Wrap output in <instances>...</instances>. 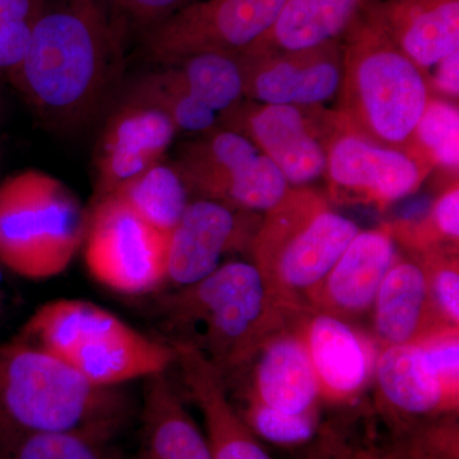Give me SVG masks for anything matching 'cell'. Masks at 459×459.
<instances>
[{"label":"cell","instance_id":"1","mask_svg":"<svg viewBox=\"0 0 459 459\" xmlns=\"http://www.w3.org/2000/svg\"><path fill=\"white\" fill-rule=\"evenodd\" d=\"M119 35L90 0L42 7L9 82L35 113L62 131L91 122L117 75Z\"/></svg>","mask_w":459,"mask_h":459},{"label":"cell","instance_id":"2","mask_svg":"<svg viewBox=\"0 0 459 459\" xmlns=\"http://www.w3.org/2000/svg\"><path fill=\"white\" fill-rule=\"evenodd\" d=\"M129 418L126 394L89 380L53 355L14 337L0 343V448L42 433L113 439Z\"/></svg>","mask_w":459,"mask_h":459},{"label":"cell","instance_id":"3","mask_svg":"<svg viewBox=\"0 0 459 459\" xmlns=\"http://www.w3.org/2000/svg\"><path fill=\"white\" fill-rule=\"evenodd\" d=\"M170 344L197 350L223 377L243 369L289 316L274 304L252 262L234 261L195 285L180 287L160 304Z\"/></svg>","mask_w":459,"mask_h":459},{"label":"cell","instance_id":"4","mask_svg":"<svg viewBox=\"0 0 459 459\" xmlns=\"http://www.w3.org/2000/svg\"><path fill=\"white\" fill-rule=\"evenodd\" d=\"M341 41L338 124L380 146L420 156L415 131L431 95L427 74L398 49L367 5Z\"/></svg>","mask_w":459,"mask_h":459},{"label":"cell","instance_id":"5","mask_svg":"<svg viewBox=\"0 0 459 459\" xmlns=\"http://www.w3.org/2000/svg\"><path fill=\"white\" fill-rule=\"evenodd\" d=\"M359 232L318 190L291 186L261 219L249 244L252 263L274 304L294 316L307 309L310 295Z\"/></svg>","mask_w":459,"mask_h":459},{"label":"cell","instance_id":"6","mask_svg":"<svg viewBox=\"0 0 459 459\" xmlns=\"http://www.w3.org/2000/svg\"><path fill=\"white\" fill-rule=\"evenodd\" d=\"M16 338L102 388L166 373L177 356L172 344L144 336L100 305L78 299L42 305Z\"/></svg>","mask_w":459,"mask_h":459},{"label":"cell","instance_id":"7","mask_svg":"<svg viewBox=\"0 0 459 459\" xmlns=\"http://www.w3.org/2000/svg\"><path fill=\"white\" fill-rule=\"evenodd\" d=\"M89 212L63 181L40 170L0 181V264L30 280L63 273L83 246Z\"/></svg>","mask_w":459,"mask_h":459},{"label":"cell","instance_id":"8","mask_svg":"<svg viewBox=\"0 0 459 459\" xmlns=\"http://www.w3.org/2000/svg\"><path fill=\"white\" fill-rule=\"evenodd\" d=\"M174 165L190 195L247 212L271 210L291 188L252 142L219 126L181 144Z\"/></svg>","mask_w":459,"mask_h":459},{"label":"cell","instance_id":"9","mask_svg":"<svg viewBox=\"0 0 459 459\" xmlns=\"http://www.w3.org/2000/svg\"><path fill=\"white\" fill-rule=\"evenodd\" d=\"M169 234L140 219L119 199L93 202L83 240L84 262L99 283L126 295L155 291L166 281Z\"/></svg>","mask_w":459,"mask_h":459},{"label":"cell","instance_id":"10","mask_svg":"<svg viewBox=\"0 0 459 459\" xmlns=\"http://www.w3.org/2000/svg\"><path fill=\"white\" fill-rule=\"evenodd\" d=\"M286 0H197L144 35L151 60L172 65L193 54H243L270 31Z\"/></svg>","mask_w":459,"mask_h":459},{"label":"cell","instance_id":"11","mask_svg":"<svg viewBox=\"0 0 459 459\" xmlns=\"http://www.w3.org/2000/svg\"><path fill=\"white\" fill-rule=\"evenodd\" d=\"M325 150L328 199L340 204H369L385 210L415 193L434 169L422 157L380 146L347 131L337 117Z\"/></svg>","mask_w":459,"mask_h":459},{"label":"cell","instance_id":"12","mask_svg":"<svg viewBox=\"0 0 459 459\" xmlns=\"http://www.w3.org/2000/svg\"><path fill=\"white\" fill-rule=\"evenodd\" d=\"M318 110L243 99L219 115V126L252 142L277 166L290 186H309L325 177L327 166L325 141L332 113Z\"/></svg>","mask_w":459,"mask_h":459},{"label":"cell","instance_id":"13","mask_svg":"<svg viewBox=\"0 0 459 459\" xmlns=\"http://www.w3.org/2000/svg\"><path fill=\"white\" fill-rule=\"evenodd\" d=\"M241 63L244 99L262 104L320 108L340 91L342 41L285 53H243Z\"/></svg>","mask_w":459,"mask_h":459},{"label":"cell","instance_id":"14","mask_svg":"<svg viewBox=\"0 0 459 459\" xmlns=\"http://www.w3.org/2000/svg\"><path fill=\"white\" fill-rule=\"evenodd\" d=\"M178 132L164 111L126 96L108 117L96 146L93 202L164 161Z\"/></svg>","mask_w":459,"mask_h":459},{"label":"cell","instance_id":"15","mask_svg":"<svg viewBox=\"0 0 459 459\" xmlns=\"http://www.w3.org/2000/svg\"><path fill=\"white\" fill-rule=\"evenodd\" d=\"M312 361L319 395L331 403H351L374 377V344L350 322L305 309L289 318Z\"/></svg>","mask_w":459,"mask_h":459},{"label":"cell","instance_id":"16","mask_svg":"<svg viewBox=\"0 0 459 459\" xmlns=\"http://www.w3.org/2000/svg\"><path fill=\"white\" fill-rule=\"evenodd\" d=\"M247 213L210 199L190 201L169 234L166 281L195 285L221 265L223 255L249 247L256 229L249 230Z\"/></svg>","mask_w":459,"mask_h":459},{"label":"cell","instance_id":"17","mask_svg":"<svg viewBox=\"0 0 459 459\" xmlns=\"http://www.w3.org/2000/svg\"><path fill=\"white\" fill-rule=\"evenodd\" d=\"M395 258L397 249L391 226L360 230L310 295L307 309L331 314L346 322L370 312Z\"/></svg>","mask_w":459,"mask_h":459},{"label":"cell","instance_id":"18","mask_svg":"<svg viewBox=\"0 0 459 459\" xmlns=\"http://www.w3.org/2000/svg\"><path fill=\"white\" fill-rule=\"evenodd\" d=\"M174 365L189 397L204 416L205 437L213 459H272L246 420L228 397L225 377L202 353L186 344H172Z\"/></svg>","mask_w":459,"mask_h":459},{"label":"cell","instance_id":"19","mask_svg":"<svg viewBox=\"0 0 459 459\" xmlns=\"http://www.w3.org/2000/svg\"><path fill=\"white\" fill-rule=\"evenodd\" d=\"M249 364V401L291 415L314 412L318 382L303 340L290 322L258 347Z\"/></svg>","mask_w":459,"mask_h":459},{"label":"cell","instance_id":"20","mask_svg":"<svg viewBox=\"0 0 459 459\" xmlns=\"http://www.w3.org/2000/svg\"><path fill=\"white\" fill-rule=\"evenodd\" d=\"M367 7L425 74L459 50V0H380Z\"/></svg>","mask_w":459,"mask_h":459},{"label":"cell","instance_id":"21","mask_svg":"<svg viewBox=\"0 0 459 459\" xmlns=\"http://www.w3.org/2000/svg\"><path fill=\"white\" fill-rule=\"evenodd\" d=\"M374 325L383 347L420 343L446 331L435 312L427 272L418 258H395L374 301Z\"/></svg>","mask_w":459,"mask_h":459},{"label":"cell","instance_id":"22","mask_svg":"<svg viewBox=\"0 0 459 459\" xmlns=\"http://www.w3.org/2000/svg\"><path fill=\"white\" fill-rule=\"evenodd\" d=\"M374 377L385 406L403 418H433L458 410V402L446 394L420 343L383 347Z\"/></svg>","mask_w":459,"mask_h":459},{"label":"cell","instance_id":"23","mask_svg":"<svg viewBox=\"0 0 459 459\" xmlns=\"http://www.w3.org/2000/svg\"><path fill=\"white\" fill-rule=\"evenodd\" d=\"M142 459H213L166 373L146 377L142 407Z\"/></svg>","mask_w":459,"mask_h":459},{"label":"cell","instance_id":"24","mask_svg":"<svg viewBox=\"0 0 459 459\" xmlns=\"http://www.w3.org/2000/svg\"><path fill=\"white\" fill-rule=\"evenodd\" d=\"M370 0H286L270 31L246 53L312 49L341 40Z\"/></svg>","mask_w":459,"mask_h":459},{"label":"cell","instance_id":"25","mask_svg":"<svg viewBox=\"0 0 459 459\" xmlns=\"http://www.w3.org/2000/svg\"><path fill=\"white\" fill-rule=\"evenodd\" d=\"M111 195L165 234L179 223L190 204V190L183 175L177 166L164 161L123 184Z\"/></svg>","mask_w":459,"mask_h":459},{"label":"cell","instance_id":"26","mask_svg":"<svg viewBox=\"0 0 459 459\" xmlns=\"http://www.w3.org/2000/svg\"><path fill=\"white\" fill-rule=\"evenodd\" d=\"M193 98L221 114L244 99L241 54H193L169 65Z\"/></svg>","mask_w":459,"mask_h":459},{"label":"cell","instance_id":"27","mask_svg":"<svg viewBox=\"0 0 459 459\" xmlns=\"http://www.w3.org/2000/svg\"><path fill=\"white\" fill-rule=\"evenodd\" d=\"M128 98L164 111L179 132L204 134L219 126V114L193 98L169 65L143 75L133 86Z\"/></svg>","mask_w":459,"mask_h":459},{"label":"cell","instance_id":"28","mask_svg":"<svg viewBox=\"0 0 459 459\" xmlns=\"http://www.w3.org/2000/svg\"><path fill=\"white\" fill-rule=\"evenodd\" d=\"M420 156L433 168L455 171L459 166V111L457 104L431 93L415 131Z\"/></svg>","mask_w":459,"mask_h":459},{"label":"cell","instance_id":"29","mask_svg":"<svg viewBox=\"0 0 459 459\" xmlns=\"http://www.w3.org/2000/svg\"><path fill=\"white\" fill-rule=\"evenodd\" d=\"M110 439L86 433L27 435L0 448V459H120Z\"/></svg>","mask_w":459,"mask_h":459},{"label":"cell","instance_id":"30","mask_svg":"<svg viewBox=\"0 0 459 459\" xmlns=\"http://www.w3.org/2000/svg\"><path fill=\"white\" fill-rule=\"evenodd\" d=\"M419 255L435 312L446 328L459 329L458 247H437Z\"/></svg>","mask_w":459,"mask_h":459},{"label":"cell","instance_id":"31","mask_svg":"<svg viewBox=\"0 0 459 459\" xmlns=\"http://www.w3.org/2000/svg\"><path fill=\"white\" fill-rule=\"evenodd\" d=\"M42 0H0V75L11 78L22 62Z\"/></svg>","mask_w":459,"mask_h":459},{"label":"cell","instance_id":"32","mask_svg":"<svg viewBox=\"0 0 459 459\" xmlns=\"http://www.w3.org/2000/svg\"><path fill=\"white\" fill-rule=\"evenodd\" d=\"M243 419L256 437L279 446H299L309 442L316 431L314 412L291 415L253 401H249Z\"/></svg>","mask_w":459,"mask_h":459},{"label":"cell","instance_id":"33","mask_svg":"<svg viewBox=\"0 0 459 459\" xmlns=\"http://www.w3.org/2000/svg\"><path fill=\"white\" fill-rule=\"evenodd\" d=\"M459 329H446L420 342L453 401L459 398Z\"/></svg>","mask_w":459,"mask_h":459},{"label":"cell","instance_id":"34","mask_svg":"<svg viewBox=\"0 0 459 459\" xmlns=\"http://www.w3.org/2000/svg\"><path fill=\"white\" fill-rule=\"evenodd\" d=\"M192 0H114L113 17L147 32Z\"/></svg>","mask_w":459,"mask_h":459},{"label":"cell","instance_id":"35","mask_svg":"<svg viewBox=\"0 0 459 459\" xmlns=\"http://www.w3.org/2000/svg\"><path fill=\"white\" fill-rule=\"evenodd\" d=\"M433 74H427L429 90L437 96L457 101L459 95V50L453 51L433 66Z\"/></svg>","mask_w":459,"mask_h":459},{"label":"cell","instance_id":"36","mask_svg":"<svg viewBox=\"0 0 459 459\" xmlns=\"http://www.w3.org/2000/svg\"><path fill=\"white\" fill-rule=\"evenodd\" d=\"M327 453L323 459H394L383 455V453L373 451V449L360 448V446H343L340 442L332 443L327 440Z\"/></svg>","mask_w":459,"mask_h":459},{"label":"cell","instance_id":"37","mask_svg":"<svg viewBox=\"0 0 459 459\" xmlns=\"http://www.w3.org/2000/svg\"><path fill=\"white\" fill-rule=\"evenodd\" d=\"M93 5H95L96 9L102 14L108 22L113 25V21H111V16H113L114 12V0H90ZM114 27V26H113Z\"/></svg>","mask_w":459,"mask_h":459},{"label":"cell","instance_id":"38","mask_svg":"<svg viewBox=\"0 0 459 459\" xmlns=\"http://www.w3.org/2000/svg\"><path fill=\"white\" fill-rule=\"evenodd\" d=\"M4 267H3L2 264H0V301L3 300V294H4Z\"/></svg>","mask_w":459,"mask_h":459},{"label":"cell","instance_id":"39","mask_svg":"<svg viewBox=\"0 0 459 459\" xmlns=\"http://www.w3.org/2000/svg\"><path fill=\"white\" fill-rule=\"evenodd\" d=\"M3 122V107H2V99H0V123Z\"/></svg>","mask_w":459,"mask_h":459}]
</instances>
